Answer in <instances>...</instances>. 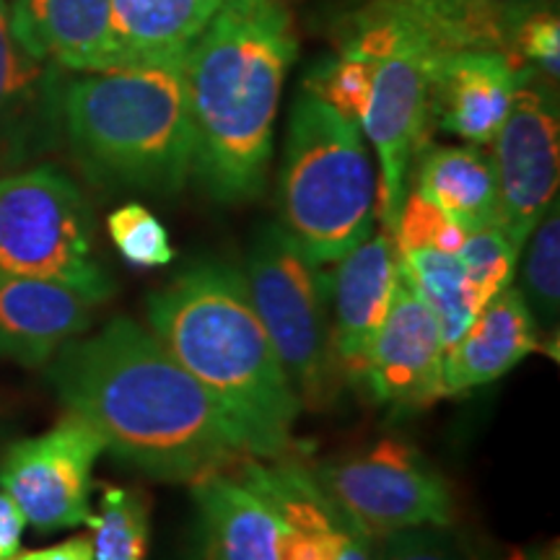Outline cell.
<instances>
[{
	"instance_id": "6da1fadb",
	"label": "cell",
	"mask_w": 560,
	"mask_h": 560,
	"mask_svg": "<svg viewBox=\"0 0 560 560\" xmlns=\"http://www.w3.org/2000/svg\"><path fill=\"white\" fill-rule=\"evenodd\" d=\"M47 382L107 452L156 480L198 482L252 459L221 405L128 317L68 340L47 363Z\"/></svg>"
},
{
	"instance_id": "7a4b0ae2",
	"label": "cell",
	"mask_w": 560,
	"mask_h": 560,
	"mask_svg": "<svg viewBox=\"0 0 560 560\" xmlns=\"http://www.w3.org/2000/svg\"><path fill=\"white\" fill-rule=\"evenodd\" d=\"M299 55L283 0H226L185 52L192 174L215 202L262 195L285 75Z\"/></svg>"
},
{
	"instance_id": "3957f363",
	"label": "cell",
	"mask_w": 560,
	"mask_h": 560,
	"mask_svg": "<svg viewBox=\"0 0 560 560\" xmlns=\"http://www.w3.org/2000/svg\"><path fill=\"white\" fill-rule=\"evenodd\" d=\"M161 346L221 405L252 459H280L301 402L268 330L252 306L242 270L198 262L149 296Z\"/></svg>"
},
{
	"instance_id": "277c9868",
	"label": "cell",
	"mask_w": 560,
	"mask_h": 560,
	"mask_svg": "<svg viewBox=\"0 0 560 560\" xmlns=\"http://www.w3.org/2000/svg\"><path fill=\"white\" fill-rule=\"evenodd\" d=\"M60 128L83 174L107 190L177 195L192 174L185 55L62 83Z\"/></svg>"
},
{
	"instance_id": "5b68a950",
	"label": "cell",
	"mask_w": 560,
	"mask_h": 560,
	"mask_svg": "<svg viewBox=\"0 0 560 560\" xmlns=\"http://www.w3.org/2000/svg\"><path fill=\"white\" fill-rule=\"evenodd\" d=\"M280 226L317 265L374 234L376 174L361 125L310 91L293 102L280 166Z\"/></svg>"
},
{
	"instance_id": "8992f818",
	"label": "cell",
	"mask_w": 560,
	"mask_h": 560,
	"mask_svg": "<svg viewBox=\"0 0 560 560\" xmlns=\"http://www.w3.org/2000/svg\"><path fill=\"white\" fill-rule=\"evenodd\" d=\"M242 276L301 408H327L342 382L332 353V276L280 223L257 231Z\"/></svg>"
},
{
	"instance_id": "52a82bcc",
	"label": "cell",
	"mask_w": 560,
	"mask_h": 560,
	"mask_svg": "<svg viewBox=\"0 0 560 560\" xmlns=\"http://www.w3.org/2000/svg\"><path fill=\"white\" fill-rule=\"evenodd\" d=\"M0 272L66 285L94 306L115 293L86 195L60 166L0 174Z\"/></svg>"
},
{
	"instance_id": "ba28073f",
	"label": "cell",
	"mask_w": 560,
	"mask_h": 560,
	"mask_svg": "<svg viewBox=\"0 0 560 560\" xmlns=\"http://www.w3.org/2000/svg\"><path fill=\"white\" fill-rule=\"evenodd\" d=\"M540 9V0H371L348 19L340 50L371 62L408 47L431 55L493 50L522 62L516 39Z\"/></svg>"
},
{
	"instance_id": "9c48e42d",
	"label": "cell",
	"mask_w": 560,
	"mask_h": 560,
	"mask_svg": "<svg viewBox=\"0 0 560 560\" xmlns=\"http://www.w3.org/2000/svg\"><path fill=\"white\" fill-rule=\"evenodd\" d=\"M314 478L371 540L410 527H450L454 499L441 472L397 439L327 462Z\"/></svg>"
},
{
	"instance_id": "30bf717a",
	"label": "cell",
	"mask_w": 560,
	"mask_h": 560,
	"mask_svg": "<svg viewBox=\"0 0 560 560\" xmlns=\"http://www.w3.org/2000/svg\"><path fill=\"white\" fill-rule=\"evenodd\" d=\"M107 452L94 425L73 412L39 436L21 439L0 459V490L16 503L26 527L42 535L89 522L94 467Z\"/></svg>"
},
{
	"instance_id": "8fae6325",
	"label": "cell",
	"mask_w": 560,
	"mask_h": 560,
	"mask_svg": "<svg viewBox=\"0 0 560 560\" xmlns=\"http://www.w3.org/2000/svg\"><path fill=\"white\" fill-rule=\"evenodd\" d=\"M493 170L499 182V226L524 249L532 229L558 198L560 122L548 79L537 83L527 66L509 117L493 138Z\"/></svg>"
},
{
	"instance_id": "7c38bea8",
	"label": "cell",
	"mask_w": 560,
	"mask_h": 560,
	"mask_svg": "<svg viewBox=\"0 0 560 560\" xmlns=\"http://www.w3.org/2000/svg\"><path fill=\"white\" fill-rule=\"evenodd\" d=\"M436 55L408 47L376 62L374 91L366 115L361 117L363 136L380 159L376 182V219L387 234L397 226V215L408 195L412 161L423 143L429 117L431 60Z\"/></svg>"
},
{
	"instance_id": "4fadbf2b",
	"label": "cell",
	"mask_w": 560,
	"mask_h": 560,
	"mask_svg": "<svg viewBox=\"0 0 560 560\" xmlns=\"http://www.w3.org/2000/svg\"><path fill=\"white\" fill-rule=\"evenodd\" d=\"M444 342L436 319L405 280L369 348L361 384L374 400L397 408H425L441 400Z\"/></svg>"
},
{
	"instance_id": "5bb4252c",
	"label": "cell",
	"mask_w": 560,
	"mask_h": 560,
	"mask_svg": "<svg viewBox=\"0 0 560 560\" xmlns=\"http://www.w3.org/2000/svg\"><path fill=\"white\" fill-rule=\"evenodd\" d=\"M62 83L66 70L19 45L9 3L0 0V172L32 166L58 145Z\"/></svg>"
},
{
	"instance_id": "9a60e30c",
	"label": "cell",
	"mask_w": 560,
	"mask_h": 560,
	"mask_svg": "<svg viewBox=\"0 0 560 560\" xmlns=\"http://www.w3.org/2000/svg\"><path fill=\"white\" fill-rule=\"evenodd\" d=\"M524 68L493 50L436 55L431 60L429 117L467 143L490 145L509 117Z\"/></svg>"
},
{
	"instance_id": "2e32d148",
	"label": "cell",
	"mask_w": 560,
	"mask_h": 560,
	"mask_svg": "<svg viewBox=\"0 0 560 560\" xmlns=\"http://www.w3.org/2000/svg\"><path fill=\"white\" fill-rule=\"evenodd\" d=\"M400 283V255L387 231L350 249L332 276V353L340 376L361 384L369 348Z\"/></svg>"
},
{
	"instance_id": "e0dca14e",
	"label": "cell",
	"mask_w": 560,
	"mask_h": 560,
	"mask_svg": "<svg viewBox=\"0 0 560 560\" xmlns=\"http://www.w3.org/2000/svg\"><path fill=\"white\" fill-rule=\"evenodd\" d=\"M13 37L66 73L117 70L109 0H11Z\"/></svg>"
},
{
	"instance_id": "ac0fdd59",
	"label": "cell",
	"mask_w": 560,
	"mask_h": 560,
	"mask_svg": "<svg viewBox=\"0 0 560 560\" xmlns=\"http://www.w3.org/2000/svg\"><path fill=\"white\" fill-rule=\"evenodd\" d=\"M244 459L236 475L276 511L280 560H335L346 540L348 516L296 462Z\"/></svg>"
},
{
	"instance_id": "d6986e66",
	"label": "cell",
	"mask_w": 560,
	"mask_h": 560,
	"mask_svg": "<svg viewBox=\"0 0 560 560\" xmlns=\"http://www.w3.org/2000/svg\"><path fill=\"white\" fill-rule=\"evenodd\" d=\"M94 310L66 285L0 272V361L47 366L68 340L89 330Z\"/></svg>"
},
{
	"instance_id": "ffe728a7",
	"label": "cell",
	"mask_w": 560,
	"mask_h": 560,
	"mask_svg": "<svg viewBox=\"0 0 560 560\" xmlns=\"http://www.w3.org/2000/svg\"><path fill=\"white\" fill-rule=\"evenodd\" d=\"M540 330L516 285L495 293L465 332L444 350L441 395H465L501 380L540 348Z\"/></svg>"
},
{
	"instance_id": "44dd1931",
	"label": "cell",
	"mask_w": 560,
	"mask_h": 560,
	"mask_svg": "<svg viewBox=\"0 0 560 560\" xmlns=\"http://www.w3.org/2000/svg\"><path fill=\"white\" fill-rule=\"evenodd\" d=\"M192 493L208 560H280L276 511L234 470L192 482Z\"/></svg>"
},
{
	"instance_id": "7402d4cb",
	"label": "cell",
	"mask_w": 560,
	"mask_h": 560,
	"mask_svg": "<svg viewBox=\"0 0 560 560\" xmlns=\"http://www.w3.org/2000/svg\"><path fill=\"white\" fill-rule=\"evenodd\" d=\"M226 0H109L117 70L174 60Z\"/></svg>"
},
{
	"instance_id": "603a6c76",
	"label": "cell",
	"mask_w": 560,
	"mask_h": 560,
	"mask_svg": "<svg viewBox=\"0 0 560 560\" xmlns=\"http://www.w3.org/2000/svg\"><path fill=\"white\" fill-rule=\"evenodd\" d=\"M416 187L465 231L499 226V182L480 145H431L416 153Z\"/></svg>"
},
{
	"instance_id": "cb8c5ba5",
	"label": "cell",
	"mask_w": 560,
	"mask_h": 560,
	"mask_svg": "<svg viewBox=\"0 0 560 560\" xmlns=\"http://www.w3.org/2000/svg\"><path fill=\"white\" fill-rule=\"evenodd\" d=\"M400 278L431 310L444 350L470 327L475 314H478L465 268H462L457 255L433 249L405 252L400 255Z\"/></svg>"
},
{
	"instance_id": "d4e9b609",
	"label": "cell",
	"mask_w": 560,
	"mask_h": 560,
	"mask_svg": "<svg viewBox=\"0 0 560 560\" xmlns=\"http://www.w3.org/2000/svg\"><path fill=\"white\" fill-rule=\"evenodd\" d=\"M94 560H145L151 542V499L140 488L104 486L100 511H91Z\"/></svg>"
},
{
	"instance_id": "484cf974",
	"label": "cell",
	"mask_w": 560,
	"mask_h": 560,
	"mask_svg": "<svg viewBox=\"0 0 560 560\" xmlns=\"http://www.w3.org/2000/svg\"><path fill=\"white\" fill-rule=\"evenodd\" d=\"M522 283L516 285L542 338H556L560 322V210L558 198L532 229Z\"/></svg>"
},
{
	"instance_id": "4316f807",
	"label": "cell",
	"mask_w": 560,
	"mask_h": 560,
	"mask_svg": "<svg viewBox=\"0 0 560 560\" xmlns=\"http://www.w3.org/2000/svg\"><path fill=\"white\" fill-rule=\"evenodd\" d=\"M520 255L522 249L511 242V236L501 226L467 231V240L457 257L465 268L467 285H470V296L478 312L495 293L511 285Z\"/></svg>"
},
{
	"instance_id": "83f0119b",
	"label": "cell",
	"mask_w": 560,
	"mask_h": 560,
	"mask_svg": "<svg viewBox=\"0 0 560 560\" xmlns=\"http://www.w3.org/2000/svg\"><path fill=\"white\" fill-rule=\"evenodd\" d=\"M374 75L376 62L338 52V58L325 60L306 75L304 91H310L348 120L361 122L371 102V91H374Z\"/></svg>"
},
{
	"instance_id": "f1b7e54d",
	"label": "cell",
	"mask_w": 560,
	"mask_h": 560,
	"mask_svg": "<svg viewBox=\"0 0 560 560\" xmlns=\"http://www.w3.org/2000/svg\"><path fill=\"white\" fill-rule=\"evenodd\" d=\"M107 234L120 257L132 268H164L174 260L170 231L143 202H125L107 215Z\"/></svg>"
},
{
	"instance_id": "f546056e",
	"label": "cell",
	"mask_w": 560,
	"mask_h": 560,
	"mask_svg": "<svg viewBox=\"0 0 560 560\" xmlns=\"http://www.w3.org/2000/svg\"><path fill=\"white\" fill-rule=\"evenodd\" d=\"M397 255L418 249L446 252V255H457L462 244L467 240V231L454 223L450 215L441 210L431 198L423 192L410 190L405 195V202L397 215V226L392 231Z\"/></svg>"
},
{
	"instance_id": "4dcf8cb0",
	"label": "cell",
	"mask_w": 560,
	"mask_h": 560,
	"mask_svg": "<svg viewBox=\"0 0 560 560\" xmlns=\"http://www.w3.org/2000/svg\"><path fill=\"white\" fill-rule=\"evenodd\" d=\"M374 560H465L446 527H410L380 537Z\"/></svg>"
},
{
	"instance_id": "1f68e13d",
	"label": "cell",
	"mask_w": 560,
	"mask_h": 560,
	"mask_svg": "<svg viewBox=\"0 0 560 560\" xmlns=\"http://www.w3.org/2000/svg\"><path fill=\"white\" fill-rule=\"evenodd\" d=\"M516 52L524 66L542 70L548 81H558L560 73V21L550 9L535 11L524 21Z\"/></svg>"
},
{
	"instance_id": "d6a6232c",
	"label": "cell",
	"mask_w": 560,
	"mask_h": 560,
	"mask_svg": "<svg viewBox=\"0 0 560 560\" xmlns=\"http://www.w3.org/2000/svg\"><path fill=\"white\" fill-rule=\"evenodd\" d=\"M5 560H94V548H91V537L75 535L50 548L16 550Z\"/></svg>"
},
{
	"instance_id": "836d02e7",
	"label": "cell",
	"mask_w": 560,
	"mask_h": 560,
	"mask_svg": "<svg viewBox=\"0 0 560 560\" xmlns=\"http://www.w3.org/2000/svg\"><path fill=\"white\" fill-rule=\"evenodd\" d=\"M26 520L16 503L0 490V560L11 558L21 550V537H24Z\"/></svg>"
},
{
	"instance_id": "e575fe53",
	"label": "cell",
	"mask_w": 560,
	"mask_h": 560,
	"mask_svg": "<svg viewBox=\"0 0 560 560\" xmlns=\"http://www.w3.org/2000/svg\"><path fill=\"white\" fill-rule=\"evenodd\" d=\"M335 560H374V548H371V537L366 532L355 527L353 522L348 520L346 527V540H342L338 558Z\"/></svg>"
},
{
	"instance_id": "d590c367",
	"label": "cell",
	"mask_w": 560,
	"mask_h": 560,
	"mask_svg": "<svg viewBox=\"0 0 560 560\" xmlns=\"http://www.w3.org/2000/svg\"><path fill=\"white\" fill-rule=\"evenodd\" d=\"M195 560H208V558L202 556V550H198V556H195Z\"/></svg>"
}]
</instances>
